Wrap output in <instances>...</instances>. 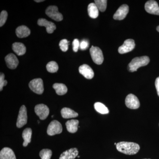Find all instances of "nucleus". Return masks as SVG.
Segmentation results:
<instances>
[{"mask_svg":"<svg viewBox=\"0 0 159 159\" xmlns=\"http://www.w3.org/2000/svg\"><path fill=\"white\" fill-rule=\"evenodd\" d=\"M52 151L50 149H43L40 152L39 156L41 159H51Z\"/></svg>","mask_w":159,"mask_h":159,"instance_id":"nucleus-28","label":"nucleus"},{"mask_svg":"<svg viewBox=\"0 0 159 159\" xmlns=\"http://www.w3.org/2000/svg\"><path fill=\"white\" fill-rule=\"evenodd\" d=\"M135 44L133 39L125 40L122 46L118 49V51L120 54H124L132 51L134 48Z\"/></svg>","mask_w":159,"mask_h":159,"instance_id":"nucleus-10","label":"nucleus"},{"mask_svg":"<svg viewBox=\"0 0 159 159\" xmlns=\"http://www.w3.org/2000/svg\"><path fill=\"white\" fill-rule=\"evenodd\" d=\"M16 33L18 37L23 38L29 36L31 33V31L27 26L22 25L18 27L16 29Z\"/></svg>","mask_w":159,"mask_h":159,"instance_id":"nucleus-18","label":"nucleus"},{"mask_svg":"<svg viewBox=\"0 0 159 159\" xmlns=\"http://www.w3.org/2000/svg\"><path fill=\"white\" fill-rule=\"evenodd\" d=\"M7 84V81L5 80V75L3 73H1L0 75V91L3 90L4 86H6Z\"/></svg>","mask_w":159,"mask_h":159,"instance_id":"nucleus-31","label":"nucleus"},{"mask_svg":"<svg viewBox=\"0 0 159 159\" xmlns=\"http://www.w3.org/2000/svg\"><path fill=\"white\" fill-rule=\"evenodd\" d=\"M8 17V13L6 11H2L0 15V27L4 25L6 23Z\"/></svg>","mask_w":159,"mask_h":159,"instance_id":"nucleus-30","label":"nucleus"},{"mask_svg":"<svg viewBox=\"0 0 159 159\" xmlns=\"http://www.w3.org/2000/svg\"><path fill=\"white\" fill-rule=\"evenodd\" d=\"M94 108L98 112L101 114L109 113L108 108L103 103L100 102H97L94 104Z\"/></svg>","mask_w":159,"mask_h":159,"instance_id":"nucleus-25","label":"nucleus"},{"mask_svg":"<svg viewBox=\"0 0 159 159\" xmlns=\"http://www.w3.org/2000/svg\"><path fill=\"white\" fill-rule=\"evenodd\" d=\"M61 115L64 119L76 118L78 116V113L75 111L67 107H64L61 109Z\"/></svg>","mask_w":159,"mask_h":159,"instance_id":"nucleus-21","label":"nucleus"},{"mask_svg":"<svg viewBox=\"0 0 159 159\" xmlns=\"http://www.w3.org/2000/svg\"><path fill=\"white\" fill-rule=\"evenodd\" d=\"M88 11L90 17L96 19L99 16V9L95 3H91L88 7Z\"/></svg>","mask_w":159,"mask_h":159,"instance_id":"nucleus-22","label":"nucleus"},{"mask_svg":"<svg viewBox=\"0 0 159 159\" xmlns=\"http://www.w3.org/2000/svg\"><path fill=\"white\" fill-rule=\"evenodd\" d=\"M46 13L49 17L56 21H61L63 20L62 15L58 11L57 6H49L46 9Z\"/></svg>","mask_w":159,"mask_h":159,"instance_id":"nucleus-6","label":"nucleus"},{"mask_svg":"<svg viewBox=\"0 0 159 159\" xmlns=\"http://www.w3.org/2000/svg\"><path fill=\"white\" fill-rule=\"evenodd\" d=\"M27 108L25 105H22L20 108L18 116L16 126L18 128H21L27 123Z\"/></svg>","mask_w":159,"mask_h":159,"instance_id":"nucleus-8","label":"nucleus"},{"mask_svg":"<svg viewBox=\"0 0 159 159\" xmlns=\"http://www.w3.org/2000/svg\"><path fill=\"white\" fill-rule=\"evenodd\" d=\"M44 0H35L34 2H44Z\"/></svg>","mask_w":159,"mask_h":159,"instance_id":"nucleus-35","label":"nucleus"},{"mask_svg":"<svg viewBox=\"0 0 159 159\" xmlns=\"http://www.w3.org/2000/svg\"><path fill=\"white\" fill-rule=\"evenodd\" d=\"M38 25L40 26L46 27L47 32L49 34L53 33L56 29V25L54 23L49 21L45 19L41 18L38 21Z\"/></svg>","mask_w":159,"mask_h":159,"instance_id":"nucleus-14","label":"nucleus"},{"mask_svg":"<svg viewBox=\"0 0 159 159\" xmlns=\"http://www.w3.org/2000/svg\"><path fill=\"white\" fill-rule=\"evenodd\" d=\"M89 43L86 40H83L80 43V48L81 50H85L88 48Z\"/></svg>","mask_w":159,"mask_h":159,"instance_id":"nucleus-33","label":"nucleus"},{"mask_svg":"<svg viewBox=\"0 0 159 159\" xmlns=\"http://www.w3.org/2000/svg\"><path fill=\"white\" fill-rule=\"evenodd\" d=\"M79 73L88 79H91L94 77V73L90 67L86 64L82 65L79 67Z\"/></svg>","mask_w":159,"mask_h":159,"instance_id":"nucleus-13","label":"nucleus"},{"mask_svg":"<svg viewBox=\"0 0 159 159\" xmlns=\"http://www.w3.org/2000/svg\"><path fill=\"white\" fill-rule=\"evenodd\" d=\"M129 8L127 5H123L120 6L114 14L113 18L115 20H121L124 19L128 14Z\"/></svg>","mask_w":159,"mask_h":159,"instance_id":"nucleus-12","label":"nucleus"},{"mask_svg":"<svg viewBox=\"0 0 159 159\" xmlns=\"http://www.w3.org/2000/svg\"><path fill=\"white\" fill-rule=\"evenodd\" d=\"M95 3L99 11L102 12L105 11L107 6V0H95Z\"/></svg>","mask_w":159,"mask_h":159,"instance_id":"nucleus-27","label":"nucleus"},{"mask_svg":"<svg viewBox=\"0 0 159 159\" xmlns=\"http://www.w3.org/2000/svg\"><path fill=\"white\" fill-rule=\"evenodd\" d=\"M0 159H16V157L12 149L5 147L1 151Z\"/></svg>","mask_w":159,"mask_h":159,"instance_id":"nucleus-17","label":"nucleus"},{"mask_svg":"<svg viewBox=\"0 0 159 159\" xmlns=\"http://www.w3.org/2000/svg\"><path fill=\"white\" fill-rule=\"evenodd\" d=\"M80 43L79 41L78 40V39H74L73 42V51L74 52H77L80 48Z\"/></svg>","mask_w":159,"mask_h":159,"instance_id":"nucleus-32","label":"nucleus"},{"mask_svg":"<svg viewBox=\"0 0 159 159\" xmlns=\"http://www.w3.org/2000/svg\"><path fill=\"white\" fill-rule=\"evenodd\" d=\"M79 121L76 119L69 120L66 122V125L67 129L71 133H75L78 129Z\"/></svg>","mask_w":159,"mask_h":159,"instance_id":"nucleus-19","label":"nucleus"},{"mask_svg":"<svg viewBox=\"0 0 159 159\" xmlns=\"http://www.w3.org/2000/svg\"><path fill=\"white\" fill-rule=\"evenodd\" d=\"M34 111L41 120H44L48 116L49 109L45 104H38L34 107Z\"/></svg>","mask_w":159,"mask_h":159,"instance_id":"nucleus-9","label":"nucleus"},{"mask_svg":"<svg viewBox=\"0 0 159 159\" xmlns=\"http://www.w3.org/2000/svg\"><path fill=\"white\" fill-rule=\"evenodd\" d=\"M62 127L61 124L57 120H53L48 126L47 133L50 136H53L61 133Z\"/></svg>","mask_w":159,"mask_h":159,"instance_id":"nucleus-5","label":"nucleus"},{"mask_svg":"<svg viewBox=\"0 0 159 159\" xmlns=\"http://www.w3.org/2000/svg\"><path fill=\"white\" fill-rule=\"evenodd\" d=\"M32 130L31 128H26L23 131L22 137L24 140L23 145L24 147H26L29 143L31 142Z\"/></svg>","mask_w":159,"mask_h":159,"instance_id":"nucleus-23","label":"nucleus"},{"mask_svg":"<svg viewBox=\"0 0 159 159\" xmlns=\"http://www.w3.org/2000/svg\"><path fill=\"white\" fill-rule=\"evenodd\" d=\"M12 49L19 56H21L25 54L26 48L24 44L21 43H15L12 44Z\"/></svg>","mask_w":159,"mask_h":159,"instance_id":"nucleus-20","label":"nucleus"},{"mask_svg":"<svg viewBox=\"0 0 159 159\" xmlns=\"http://www.w3.org/2000/svg\"><path fill=\"white\" fill-rule=\"evenodd\" d=\"M150 61L149 57L147 56L135 57L132 59L128 65V70L129 72L136 71L139 68L147 65Z\"/></svg>","mask_w":159,"mask_h":159,"instance_id":"nucleus-2","label":"nucleus"},{"mask_svg":"<svg viewBox=\"0 0 159 159\" xmlns=\"http://www.w3.org/2000/svg\"><path fill=\"white\" fill-rule=\"evenodd\" d=\"M47 70L51 73L57 72L58 70V66L57 63L54 61L49 62L46 66Z\"/></svg>","mask_w":159,"mask_h":159,"instance_id":"nucleus-26","label":"nucleus"},{"mask_svg":"<svg viewBox=\"0 0 159 159\" xmlns=\"http://www.w3.org/2000/svg\"><path fill=\"white\" fill-rule=\"evenodd\" d=\"M116 146L117 150L119 152L129 155L136 154L140 149L139 144L134 142H120L117 143Z\"/></svg>","mask_w":159,"mask_h":159,"instance_id":"nucleus-1","label":"nucleus"},{"mask_svg":"<svg viewBox=\"0 0 159 159\" xmlns=\"http://www.w3.org/2000/svg\"><path fill=\"white\" fill-rule=\"evenodd\" d=\"M157 31H158V32H159V26H158V27H157Z\"/></svg>","mask_w":159,"mask_h":159,"instance_id":"nucleus-36","label":"nucleus"},{"mask_svg":"<svg viewBox=\"0 0 159 159\" xmlns=\"http://www.w3.org/2000/svg\"><path fill=\"white\" fill-rule=\"evenodd\" d=\"M53 87L56 93L60 96L65 95L67 92V88L63 84L55 83L53 85Z\"/></svg>","mask_w":159,"mask_h":159,"instance_id":"nucleus-24","label":"nucleus"},{"mask_svg":"<svg viewBox=\"0 0 159 159\" xmlns=\"http://www.w3.org/2000/svg\"><path fill=\"white\" fill-rule=\"evenodd\" d=\"M5 61L8 67L12 70L16 68L19 64V61L17 57L13 54H8L5 57Z\"/></svg>","mask_w":159,"mask_h":159,"instance_id":"nucleus-15","label":"nucleus"},{"mask_svg":"<svg viewBox=\"0 0 159 159\" xmlns=\"http://www.w3.org/2000/svg\"><path fill=\"white\" fill-rule=\"evenodd\" d=\"M78 154V151L77 148H71L66 151L60 157L59 159H74Z\"/></svg>","mask_w":159,"mask_h":159,"instance_id":"nucleus-16","label":"nucleus"},{"mask_svg":"<svg viewBox=\"0 0 159 159\" xmlns=\"http://www.w3.org/2000/svg\"><path fill=\"white\" fill-rule=\"evenodd\" d=\"M69 42L67 40L64 39L60 41L59 43V47L61 50L63 52H66L68 50Z\"/></svg>","mask_w":159,"mask_h":159,"instance_id":"nucleus-29","label":"nucleus"},{"mask_svg":"<svg viewBox=\"0 0 159 159\" xmlns=\"http://www.w3.org/2000/svg\"><path fill=\"white\" fill-rule=\"evenodd\" d=\"M29 86L31 90L35 93L41 95L43 93V83L42 79L41 78H36L31 80L29 83Z\"/></svg>","mask_w":159,"mask_h":159,"instance_id":"nucleus-4","label":"nucleus"},{"mask_svg":"<svg viewBox=\"0 0 159 159\" xmlns=\"http://www.w3.org/2000/svg\"><path fill=\"white\" fill-rule=\"evenodd\" d=\"M90 53L94 63L97 65L102 64L104 58L101 49L98 47L92 46L90 49Z\"/></svg>","mask_w":159,"mask_h":159,"instance_id":"nucleus-3","label":"nucleus"},{"mask_svg":"<svg viewBox=\"0 0 159 159\" xmlns=\"http://www.w3.org/2000/svg\"><path fill=\"white\" fill-rule=\"evenodd\" d=\"M155 86L156 88L157 93L159 97V77H157L156 80L155 81Z\"/></svg>","mask_w":159,"mask_h":159,"instance_id":"nucleus-34","label":"nucleus"},{"mask_svg":"<svg viewBox=\"0 0 159 159\" xmlns=\"http://www.w3.org/2000/svg\"><path fill=\"white\" fill-rule=\"evenodd\" d=\"M145 10L148 13L159 15V7L155 1H148L145 3Z\"/></svg>","mask_w":159,"mask_h":159,"instance_id":"nucleus-11","label":"nucleus"},{"mask_svg":"<svg viewBox=\"0 0 159 159\" xmlns=\"http://www.w3.org/2000/svg\"><path fill=\"white\" fill-rule=\"evenodd\" d=\"M125 104L127 107L131 109H137L140 106V102L136 96L134 94H129L126 97Z\"/></svg>","mask_w":159,"mask_h":159,"instance_id":"nucleus-7","label":"nucleus"},{"mask_svg":"<svg viewBox=\"0 0 159 159\" xmlns=\"http://www.w3.org/2000/svg\"></svg>","mask_w":159,"mask_h":159,"instance_id":"nucleus-37","label":"nucleus"}]
</instances>
